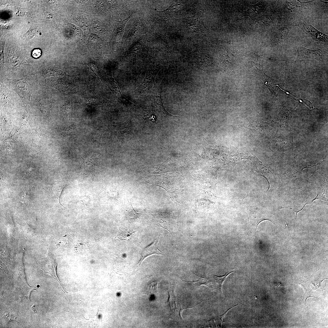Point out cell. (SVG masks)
Here are the masks:
<instances>
[{
  "label": "cell",
  "instance_id": "1",
  "mask_svg": "<svg viewBox=\"0 0 328 328\" xmlns=\"http://www.w3.org/2000/svg\"><path fill=\"white\" fill-rule=\"evenodd\" d=\"M171 288L169 291V298L168 301L171 313L170 317L176 322H179L183 319L181 312L184 309L182 307V301L177 298L174 293V287L171 286Z\"/></svg>",
  "mask_w": 328,
  "mask_h": 328
},
{
  "label": "cell",
  "instance_id": "2",
  "mask_svg": "<svg viewBox=\"0 0 328 328\" xmlns=\"http://www.w3.org/2000/svg\"><path fill=\"white\" fill-rule=\"evenodd\" d=\"M297 50L298 55L296 62L302 59H319L327 54L326 52L320 49L310 50L302 46L297 48Z\"/></svg>",
  "mask_w": 328,
  "mask_h": 328
},
{
  "label": "cell",
  "instance_id": "3",
  "mask_svg": "<svg viewBox=\"0 0 328 328\" xmlns=\"http://www.w3.org/2000/svg\"><path fill=\"white\" fill-rule=\"evenodd\" d=\"M82 171L81 176H94L97 166L96 158L92 154L88 158H81L80 160Z\"/></svg>",
  "mask_w": 328,
  "mask_h": 328
},
{
  "label": "cell",
  "instance_id": "4",
  "mask_svg": "<svg viewBox=\"0 0 328 328\" xmlns=\"http://www.w3.org/2000/svg\"><path fill=\"white\" fill-rule=\"evenodd\" d=\"M13 88L20 96L23 103L28 104L31 94L30 88L28 84L24 80H16Z\"/></svg>",
  "mask_w": 328,
  "mask_h": 328
},
{
  "label": "cell",
  "instance_id": "5",
  "mask_svg": "<svg viewBox=\"0 0 328 328\" xmlns=\"http://www.w3.org/2000/svg\"><path fill=\"white\" fill-rule=\"evenodd\" d=\"M160 235L150 244L144 248L141 252V259L138 262L135 266V270L138 269L142 262L146 257L154 254L164 255L163 253L158 248V243Z\"/></svg>",
  "mask_w": 328,
  "mask_h": 328
},
{
  "label": "cell",
  "instance_id": "6",
  "mask_svg": "<svg viewBox=\"0 0 328 328\" xmlns=\"http://www.w3.org/2000/svg\"><path fill=\"white\" fill-rule=\"evenodd\" d=\"M301 23L305 31L314 39L323 41H327V36L318 31L310 24L302 21Z\"/></svg>",
  "mask_w": 328,
  "mask_h": 328
},
{
  "label": "cell",
  "instance_id": "7",
  "mask_svg": "<svg viewBox=\"0 0 328 328\" xmlns=\"http://www.w3.org/2000/svg\"><path fill=\"white\" fill-rule=\"evenodd\" d=\"M266 7L265 2H260L256 4L251 5L248 10L243 12L242 16H248L253 18L264 11Z\"/></svg>",
  "mask_w": 328,
  "mask_h": 328
},
{
  "label": "cell",
  "instance_id": "8",
  "mask_svg": "<svg viewBox=\"0 0 328 328\" xmlns=\"http://www.w3.org/2000/svg\"><path fill=\"white\" fill-rule=\"evenodd\" d=\"M131 16V15H130L127 18L121 21L115 20L113 35V38L114 40L118 41L121 39L126 23Z\"/></svg>",
  "mask_w": 328,
  "mask_h": 328
},
{
  "label": "cell",
  "instance_id": "9",
  "mask_svg": "<svg viewBox=\"0 0 328 328\" xmlns=\"http://www.w3.org/2000/svg\"><path fill=\"white\" fill-rule=\"evenodd\" d=\"M33 187L32 185H29L25 188L19 196L21 202L28 204L33 199Z\"/></svg>",
  "mask_w": 328,
  "mask_h": 328
},
{
  "label": "cell",
  "instance_id": "10",
  "mask_svg": "<svg viewBox=\"0 0 328 328\" xmlns=\"http://www.w3.org/2000/svg\"><path fill=\"white\" fill-rule=\"evenodd\" d=\"M233 272H234L232 271L227 272L221 276L214 275L209 277L212 284V287L220 291L223 293L222 289L223 282L227 276L231 273Z\"/></svg>",
  "mask_w": 328,
  "mask_h": 328
},
{
  "label": "cell",
  "instance_id": "11",
  "mask_svg": "<svg viewBox=\"0 0 328 328\" xmlns=\"http://www.w3.org/2000/svg\"><path fill=\"white\" fill-rule=\"evenodd\" d=\"M68 184L67 182L64 181L53 184L49 186L53 195L57 199L60 204L63 207H64L60 202L59 197L62 190Z\"/></svg>",
  "mask_w": 328,
  "mask_h": 328
},
{
  "label": "cell",
  "instance_id": "12",
  "mask_svg": "<svg viewBox=\"0 0 328 328\" xmlns=\"http://www.w3.org/2000/svg\"><path fill=\"white\" fill-rule=\"evenodd\" d=\"M68 79V78H67L65 77L57 80L54 82L55 84H56L55 85L56 86V87L57 88L60 86L59 88L61 89V90H65L69 89L72 87V85L71 84L72 83L71 82H69L70 80Z\"/></svg>",
  "mask_w": 328,
  "mask_h": 328
},
{
  "label": "cell",
  "instance_id": "13",
  "mask_svg": "<svg viewBox=\"0 0 328 328\" xmlns=\"http://www.w3.org/2000/svg\"><path fill=\"white\" fill-rule=\"evenodd\" d=\"M289 31L287 28H283L281 29L278 33L274 35L272 39V42L274 43H279L288 35Z\"/></svg>",
  "mask_w": 328,
  "mask_h": 328
},
{
  "label": "cell",
  "instance_id": "14",
  "mask_svg": "<svg viewBox=\"0 0 328 328\" xmlns=\"http://www.w3.org/2000/svg\"><path fill=\"white\" fill-rule=\"evenodd\" d=\"M237 305L238 304L235 306H233L231 308L229 309L227 311H226L224 314H223L217 317L211 319L210 320H207L206 321L209 323V324H210V325H211V326H215L216 327L220 326H221V324L222 322H223V320L222 319L223 317L224 316L227 312L230 309H231L234 307L237 306Z\"/></svg>",
  "mask_w": 328,
  "mask_h": 328
},
{
  "label": "cell",
  "instance_id": "15",
  "mask_svg": "<svg viewBox=\"0 0 328 328\" xmlns=\"http://www.w3.org/2000/svg\"><path fill=\"white\" fill-rule=\"evenodd\" d=\"M158 283L156 281L151 282L146 286L145 291L146 294L149 296L155 294L157 292Z\"/></svg>",
  "mask_w": 328,
  "mask_h": 328
},
{
  "label": "cell",
  "instance_id": "16",
  "mask_svg": "<svg viewBox=\"0 0 328 328\" xmlns=\"http://www.w3.org/2000/svg\"><path fill=\"white\" fill-rule=\"evenodd\" d=\"M200 276V278L198 280L196 281H194L192 282H189L183 280H182L186 282L194 283L197 287H199L202 285H204L208 287H212V283L209 278H205L204 277H202Z\"/></svg>",
  "mask_w": 328,
  "mask_h": 328
},
{
  "label": "cell",
  "instance_id": "17",
  "mask_svg": "<svg viewBox=\"0 0 328 328\" xmlns=\"http://www.w3.org/2000/svg\"><path fill=\"white\" fill-rule=\"evenodd\" d=\"M131 210L129 211L127 213L126 217L128 221L130 222H132L136 219L140 218L142 214L138 213L136 212L134 210L132 205Z\"/></svg>",
  "mask_w": 328,
  "mask_h": 328
},
{
  "label": "cell",
  "instance_id": "18",
  "mask_svg": "<svg viewBox=\"0 0 328 328\" xmlns=\"http://www.w3.org/2000/svg\"><path fill=\"white\" fill-rule=\"evenodd\" d=\"M324 194V192H323L322 191H320V190H318L317 192V194L315 198L313 199H312L311 200H307L304 203V205L303 207L301 210L297 211H295L292 210L293 211L296 213V219L297 213L299 211H301L304 207L307 204H310L312 203L314 200L316 199H320L324 200L326 201V200L325 198V196Z\"/></svg>",
  "mask_w": 328,
  "mask_h": 328
},
{
  "label": "cell",
  "instance_id": "19",
  "mask_svg": "<svg viewBox=\"0 0 328 328\" xmlns=\"http://www.w3.org/2000/svg\"><path fill=\"white\" fill-rule=\"evenodd\" d=\"M37 29L35 26H31L29 29L26 33L25 36L27 39H31L36 35Z\"/></svg>",
  "mask_w": 328,
  "mask_h": 328
},
{
  "label": "cell",
  "instance_id": "20",
  "mask_svg": "<svg viewBox=\"0 0 328 328\" xmlns=\"http://www.w3.org/2000/svg\"><path fill=\"white\" fill-rule=\"evenodd\" d=\"M78 202L81 204L86 205L89 203L91 199L88 196L81 195L78 197Z\"/></svg>",
  "mask_w": 328,
  "mask_h": 328
},
{
  "label": "cell",
  "instance_id": "21",
  "mask_svg": "<svg viewBox=\"0 0 328 328\" xmlns=\"http://www.w3.org/2000/svg\"><path fill=\"white\" fill-rule=\"evenodd\" d=\"M101 138V135L99 133V132H96L94 133L91 137V141L93 143H96L98 145H99Z\"/></svg>",
  "mask_w": 328,
  "mask_h": 328
},
{
  "label": "cell",
  "instance_id": "22",
  "mask_svg": "<svg viewBox=\"0 0 328 328\" xmlns=\"http://www.w3.org/2000/svg\"><path fill=\"white\" fill-rule=\"evenodd\" d=\"M30 166H28L23 173L22 176L23 178H28L30 173L33 171V167L31 168Z\"/></svg>",
  "mask_w": 328,
  "mask_h": 328
},
{
  "label": "cell",
  "instance_id": "23",
  "mask_svg": "<svg viewBox=\"0 0 328 328\" xmlns=\"http://www.w3.org/2000/svg\"><path fill=\"white\" fill-rule=\"evenodd\" d=\"M75 128V127L74 125H71L68 128H67V129H66L65 131L63 132V133H64V134L65 133V134H66L67 135H70L72 133L73 129H74Z\"/></svg>",
  "mask_w": 328,
  "mask_h": 328
},
{
  "label": "cell",
  "instance_id": "24",
  "mask_svg": "<svg viewBox=\"0 0 328 328\" xmlns=\"http://www.w3.org/2000/svg\"><path fill=\"white\" fill-rule=\"evenodd\" d=\"M41 54V50L39 49L34 50L32 52V56L35 58H37L40 56Z\"/></svg>",
  "mask_w": 328,
  "mask_h": 328
},
{
  "label": "cell",
  "instance_id": "25",
  "mask_svg": "<svg viewBox=\"0 0 328 328\" xmlns=\"http://www.w3.org/2000/svg\"><path fill=\"white\" fill-rule=\"evenodd\" d=\"M35 306H34V305L32 307L31 309H32V310H33L34 311L36 312V311L35 308Z\"/></svg>",
  "mask_w": 328,
  "mask_h": 328
}]
</instances>
